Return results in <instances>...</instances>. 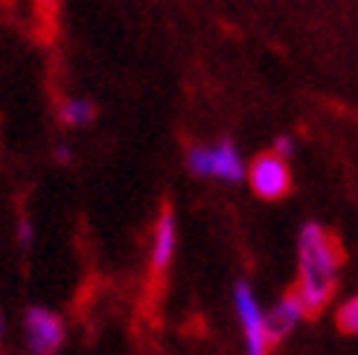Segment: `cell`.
<instances>
[{"label":"cell","instance_id":"obj_4","mask_svg":"<svg viewBox=\"0 0 358 355\" xmlns=\"http://www.w3.org/2000/svg\"><path fill=\"white\" fill-rule=\"evenodd\" d=\"M27 341L35 355H52L64 344V324L56 312H50L44 306H29L24 317Z\"/></svg>","mask_w":358,"mask_h":355},{"label":"cell","instance_id":"obj_11","mask_svg":"<svg viewBox=\"0 0 358 355\" xmlns=\"http://www.w3.org/2000/svg\"><path fill=\"white\" fill-rule=\"evenodd\" d=\"M271 152H274L277 157H282V161H289V157L294 154V140H292L289 134H280V137L274 140V146H271Z\"/></svg>","mask_w":358,"mask_h":355},{"label":"cell","instance_id":"obj_13","mask_svg":"<svg viewBox=\"0 0 358 355\" xmlns=\"http://www.w3.org/2000/svg\"><path fill=\"white\" fill-rule=\"evenodd\" d=\"M56 161H59V164H70V161H73V152H70L67 146H59V149H56Z\"/></svg>","mask_w":358,"mask_h":355},{"label":"cell","instance_id":"obj_2","mask_svg":"<svg viewBox=\"0 0 358 355\" xmlns=\"http://www.w3.org/2000/svg\"><path fill=\"white\" fill-rule=\"evenodd\" d=\"M234 306H236V317H239L242 335H245V352L248 355H271V344H268V332H265V312L259 306L254 289L242 280L234 286Z\"/></svg>","mask_w":358,"mask_h":355},{"label":"cell","instance_id":"obj_12","mask_svg":"<svg viewBox=\"0 0 358 355\" xmlns=\"http://www.w3.org/2000/svg\"><path fill=\"white\" fill-rule=\"evenodd\" d=\"M32 233H35V230H32V222H29V219H21V224H17V239H21L24 247L32 245Z\"/></svg>","mask_w":358,"mask_h":355},{"label":"cell","instance_id":"obj_9","mask_svg":"<svg viewBox=\"0 0 358 355\" xmlns=\"http://www.w3.org/2000/svg\"><path fill=\"white\" fill-rule=\"evenodd\" d=\"M335 326L341 329L344 335H358V294L344 300L335 312Z\"/></svg>","mask_w":358,"mask_h":355},{"label":"cell","instance_id":"obj_8","mask_svg":"<svg viewBox=\"0 0 358 355\" xmlns=\"http://www.w3.org/2000/svg\"><path fill=\"white\" fill-rule=\"evenodd\" d=\"M59 117L67 129H85V126H91L96 117V105L87 99H67V102H62Z\"/></svg>","mask_w":358,"mask_h":355},{"label":"cell","instance_id":"obj_7","mask_svg":"<svg viewBox=\"0 0 358 355\" xmlns=\"http://www.w3.org/2000/svg\"><path fill=\"white\" fill-rule=\"evenodd\" d=\"M245 175H248V166L242 161L236 143L230 137L219 140V143L213 146V178L227 181V184H239Z\"/></svg>","mask_w":358,"mask_h":355},{"label":"cell","instance_id":"obj_3","mask_svg":"<svg viewBox=\"0 0 358 355\" xmlns=\"http://www.w3.org/2000/svg\"><path fill=\"white\" fill-rule=\"evenodd\" d=\"M248 181H250V189H254L259 198L277 201V198H282V195L292 192L289 161H282V157H277L274 152L257 154L248 166Z\"/></svg>","mask_w":358,"mask_h":355},{"label":"cell","instance_id":"obj_10","mask_svg":"<svg viewBox=\"0 0 358 355\" xmlns=\"http://www.w3.org/2000/svg\"><path fill=\"white\" fill-rule=\"evenodd\" d=\"M187 169L195 178H213V149L204 146H192L187 152Z\"/></svg>","mask_w":358,"mask_h":355},{"label":"cell","instance_id":"obj_1","mask_svg":"<svg viewBox=\"0 0 358 355\" xmlns=\"http://www.w3.org/2000/svg\"><path fill=\"white\" fill-rule=\"evenodd\" d=\"M297 259H300V277H297L294 294L300 297L303 314L320 317L335 297L338 265H341L335 236L315 222L303 224L297 239Z\"/></svg>","mask_w":358,"mask_h":355},{"label":"cell","instance_id":"obj_5","mask_svg":"<svg viewBox=\"0 0 358 355\" xmlns=\"http://www.w3.org/2000/svg\"><path fill=\"white\" fill-rule=\"evenodd\" d=\"M303 317H306V314H303L300 297L294 294V289L285 291L277 303L265 312V332H268V344H271V349L280 347L285 338H289Z\"/></svg>","mask_w":358,"mask_h":355},{"label":"cell","instance_id":"obj_14","mask_svg":"<svg viewBox=\"0 0 358 355\" xmlns=\"http://www.w3.org/2000/svg\"><path fill=\"white\" fill-rule=\"evenodd\" d=\"M41 6H52V0H41Z\"/></svg>","mask_w":358,"mask_h":355},{"label":"cell","instance_id":"obj_6","mask_svg":"<svg viewBox=\"0 0 358 355\" xmlns=\"http://www.w3.org/2000/svg\"><path fill=\"white\" fill-rule=\"evenodd\" d=\"M175 251H178V219H175V210L166 204L160 210L155 236H152V268L166 271L175 259Z\"/></svg>","mask_w":358,"mask_h":355}]
</instances>
